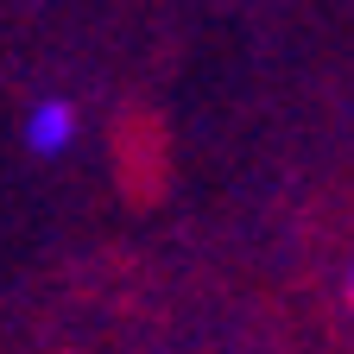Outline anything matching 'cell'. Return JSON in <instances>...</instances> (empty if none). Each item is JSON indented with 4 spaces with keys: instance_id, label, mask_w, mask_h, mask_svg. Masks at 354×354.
Here are the masks:
<instances>
[{
    "instance_id": "obj_1",
    "label": "cell",
    "mask_w": 354,
    "mask_h": 354,
    "mask_svg": "<svg viewBox=\"0 0 354 354\" xmlns=\"http://www.w3.org/2000/svg\"><path fill=\"white\" fill-rule=\"evenodd\" d=\"M76 102H64V95H44V102H32V114H26V146L38 152V158H57V152H70L76 146Z\"/></svg>"
},
{
    "instance_id": "obj_2",
    "label": "cell",
    "mask_w": 354,
    "mask_h": 354,
    "mask_svg": "<svg viewBox=\"0 0 354 354\" xmlns=\"http://www.w3.org/2000/svg\"><path fill=\"white\" fill-rule=\"evenodd\" d=\"M342 297H348V310H354V259H348V272H342Z\"/></svg>"
}]
</instances>
